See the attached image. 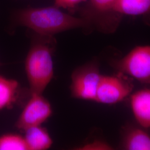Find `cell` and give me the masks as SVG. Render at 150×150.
<instances>
[{"label": "cell", "mask_w": 150, "mask_h": 150, "mask_svg": "<svg viewBox=\"0 0 150 150\" xmlns=\"http://www.w3.org/2000/svg\"><path fill=\"white\" fill-rule=\"evenodd\" d=\"M59 8L54 6L26 8L17 13L16 22L38 35L50 36L72 29L91 27L85 18L70 15Z\"/></svg>", "instance_id": "1"}, {"label": "cell", "mask_w": 150, "mask_h": 150, "mask_svg": "<svg viewBox=\"0 0 150 150\" xmlns=\"http://www.w3.org/2000/svg\"><path fill=\"white\" fill-rule=\"evenodd\" d=\"M32 41L25 61V71L31 93H42L54 76L52 36L38 35Z\"/></svg>", "instance_id": "2"}, {"label": "cell", "mask_w": 150, "mask_h": 150, "mask_svg": "<svg viewBox=\"0 0 150 150\" xmlns=\"http://www.w3.org/2000/svg\"><path fill=\"white\" fill-rule=\"evenodd\" d=\"M113 69L143 84H150V45L132 48L120 59L110 62Z\"/></svg>", "instance_id": "3"}, {"label": "cell", "mask_w": 150, "mask_h": 150, "mask_svg": "<svg viewBox=\"0 0 150 150\" xmlns=\"http://www.w3.org/2000/svg\"><path fill=\"white\" fill-rule=\"evenodd\" d=\"M102 75L99 63L91 61L76 68L71 76V92L77 99L95 101L97 90Z\"/></svg>", "instance_id": "4"}, {"label": "cell", "mask_w": 150, "mask_h": 150, "mask_svg": "<svg viewBox=\"0 0 150 150\" xmlns=\"http://www.w3.org/2000/svg\"><path fill=\"white\" fill-rule=\"evenodd\" d=\"M132 78L118 72L111 76L102 75L100 81L95 102L105 105H114L130 96L134 85Z\"/></svg>", "instance_id": "5"}, {"label": "cell", "mask_w": 150, "mask_h": 150, "mask_svg": "<svg viewBox=\"0 0 150 150\" xmlns=\"http://www.w3.org/2000/svg\"><path fill=\"white\" fill-rule=\"evenodd\" d=\"M52 113L51 104L42 93H31V97L17 119L15 126L25 131L32 127L41 126Z\"/></svg>", "instance_id": "6"}, {"label": "cell", "mask_w": 150, "mask_h": 150, "mask_svg": "<svg viewBox=\"0 0 150 150\" xmlns=\"http://www.w3.org/2000/svg\"><path fill=\"white\" fill-rule=\"evenodd\" d=\"M120 148L124 150H150V134L138 125H127L122 129Z\"/></svg>", "instance_id": "7"}, {"label": "cell", "mask_w": 150, "mask_h": 150, "mask_svg": "<svg viewBox=\"0 0 150 150\" xmlns=\"http://www.w3.org/2000/svg\"><path fill=\"white\" fill-rule=\"evenodd\" d=\"M130 106L137 124L150 129V88H143L130 95Z\"/></svg>", "instance_id": "8"}, {"label": "cell", "mask_w": 150, "mask_h": 150, "mask_svg": "<svg viewBox=\"0 0 150 150\" xmlns=\"http://www.w3.org/2000/svg\"><path fill=\"white\" fill-rule=\"evenodd\" d=\"M24 137L28 150H47L53 141L46 129L41 126L32 127L26 129Z\"/></svg>", "instance_id": "9"}, {"label": "cell", "mask_w": 150, "mask_h": 150, "mask_svg": "<svg viewBox=\"0 0 150 150\" xmlns=\"http://www.w3.org/2000/svg\"><path fill=\"white\" fill-rule=\"evenodd\" d=\"M19 88L17 81L0 75V111L13 106L17 99Z\"/></svg>", "instance_id": "10"}, {"label": "cell", "mask_w": 150, "mask_h": 150, "mask_svg": "<svg viewBox=\"0 0 150 150\" xmlns=\"http://www.w3.org/2000/svg\"><path fill=\"white\" fill-rule=\"evenodd\" d=\"M150 12V0H118L114 12L126 16H137Z\"/></svg>", "instance_id": "11"}, {"label": "cell", "mask_w": 150, "mask_h": 150, "mask_svg": "<svg viewBox=\"0 0 150 150\" xmlns=\"http://www.w3.org/2000/svg\"><path fill=\"white\" fill-rule=\"evenodd\" d=\"M117 2L118 0H90V6L92 10L98 14L92 22L91 26L95 25L99 30L105 14L114 12Z\"/></svg>", "instance_id": "12"}, {"label": "cell", "mask_w": 150, "mask_h": 150, "mask_svg": "<svg viewBox=\"0 0 150 150\" xmlns=\"http://www.w3.org/2000/svg\"><path fill=\"white\" fill-rule=\"evenodd\" d=\"M0 150H28L24 137L16 134L0 136Z\"/></svg>", "instance_id": "13"}, {"label": "cell", "mask_w": 150, "mask_h": 150, "mask_svg": "<svg viewBox=\"0 0 150 150\" xmlns=\"http://www.w3.org/2000/svg\"><path fill=\"white\" fill-rule=\"evenodd\" d=\"M78 150H112V146L105 141L96 139L76 149Z\"/></svg>", "instance_id": "14"}, {"label": "cell", "mask_w": 150, "mask_h": 150, "mask_svg": "<svg viewBox=\"0 0 150 150\" xmlns=\"http://www.w3.org/2000/svg\"><path fill=\"white\" fill-rule=\"evenodd\" d=\"M86 0H54V6L59 8H71Z\"/></svg>", "instance_id": "15"}, {"label": "cell", "mask_w": 150, "mask_h": 150, "mask_svg": "<svg viewBox=\"0 0 150 150\" xmlns=\"http://www.w3.org/2000/svg\"><path fill=\"white\" fill-rule=\"evenodd\" d=\"M1 63H0V66H1Z\"/></svg>", "instance_id": "16"}]
</instances>
